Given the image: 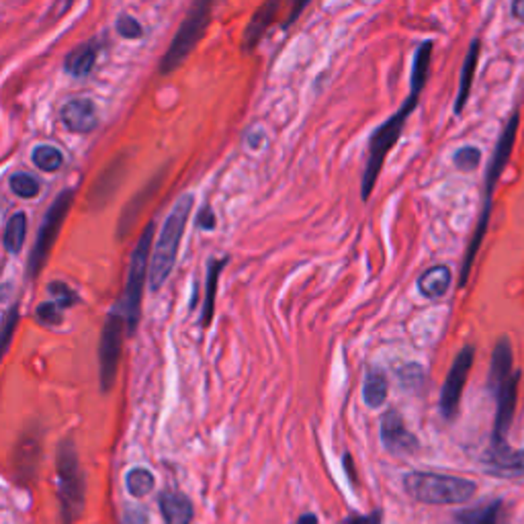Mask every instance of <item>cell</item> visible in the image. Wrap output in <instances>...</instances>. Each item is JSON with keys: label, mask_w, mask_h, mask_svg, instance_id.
I'll return each instance as SVG.
<instances>
[{"label": "cell", "mask_w": 524, "mask_h": 524, "mask_svg": "<svg viewBox=\"0 0 524 524\" xmlns=\"http://www.w3.org/2000/svg\"><path fill=\"white\" fill-rule=\"evenodd\" d=\"M453 162L459 170H476L478 166L481 164V152L478 148L473 146H465L461 149H457L455 156H453Z\"/></svg>", "instance_id": "cell-27"}, {"label": "cell", "mask_w": 524, "mask_h": 524, "mask_svg": "<svg viewBox=\"0 0 524 524\" xmlns=\"http://www.w3.org/2000/svg\"><path fill=\"white\" fill-rule=\"evenodd\" d=\"M453 283V272L447 264H437L424 271L418 277V291L424 299L428 302H437L443 299Z\"/></svg>", "instance_id": "cell-16"}, {"label": "cell", "mask_w": 524, "mask_h": 524, "mask_svg": "<svg viewBox=\"0 0 524 524\" xmlns=\"http://www.w3.org/2000/svg\"><path fill=\"white\" fill-rule=\"evenodd\" d=\"M118 31L128 39L141 37V25L133 19V16H128V15L121 16V19L118 21Z\"/></svg>", "instance_id": "cell-32"}, {"label": "cell", "mask_w": 524, "mask_h": 524, "mask_svg": "<svg viewBox=\"0 0 524 524\" xmlns=\"http://www.w3.org/2000/svg\"><path fill=\"white\" fill-rule=\"evenodd\" d=\"M384 522V514L381 510H375L371 514H351L343 524H381Z\"/></svg>", "instance_id": "cell-33"}, {"label": "cell", "mask_w": 524, "mask_h": 524, "mask_svg": "<svg viewBox=\"0 0 524 524\" xmlns=\"http://www.w3.org/2000/svg\"><path fill=\"white\" fill-rule=\"evenodd\" d=\"M123 322L126 318L115 312L109 315L105 324L101 346H98V361H101V385L105 392H109L118 377V367L121 361V348H123Z\"/></svg>", "instance_id": "cell-11"}, {"label": "cell", "mask_w": 524, "mask_h": 524, "mask_svg": "<svg viewBox=\"0 0 524 524\" xmlns=\"http://www.w3.org/2000/svg\"><path fill=\"white\" fill-rule=\"evenodd\" d=\"M307 5H310V0H293V3H291L289 19L283 23V27H291V25H293L299 19V15H302V11Z\"/></svg>", "instance_id": "cell-34"}, {"label": "cell", "mask_w": 524, "mask_h": 524, "mask_svg": "<svg viewBox=\"0 0 524 524\" xmlns=\"http://www.w3.org/2000/svg\"><path fill=\"white\" fill-rule=\"evenodd\" d=\"M39 320L44 324H60L62 322V307L56 302H46L39 305L37 310Z\"/></svg>", "instance_id": "cell-30"}, {"label": "cell", "mask_w": 524, "mask_h": 524, "mask_svg": "<svg viewBox=\"0 0 524 524\" xmlns=\"http://www.w3.org/2000/svg\"><path fill=\"white\" fill-rule=\"evenodd\" d=\"M283 0H264V3L256 8L251 23L244 31V49L251 52L256 46L261 44V39L266 36L271 25L277 21L279 11H281Z\"/></svg>", "instance_id": "cell-14"}, {"label": "cell", "mask_w": 524, "mask_h": 524, "mask_svg": "<svg viewBox=\"0 0 524 524\" xmlns=\"http://www.w3.org/2000/svg\"><path fill=\"white\" fill-rule=\"evenodd\" d=\"M213 6H215V0H195L193 6H190V11L185 16V21H182V25L179 27L177 36H174L169 52H166V56L162 57L160 70L164 74H170L177 70L179 66L190 56V52H193L199 41H201L207 27H210V23H211Z\"/></svg>", "instance_id": "cell-4"}, {"label": "cell", "mask_w": 524, "mask_h": 524, "mask_svg": "<svg viewBox=\"0 0 524 524\" xmlns=\"http://www.w3.org/2000/svg\"><path fill=\"white\" fill-rule=\"evenodd\" d=\"M473 359H476V348L473 346H463L459 353H457L455 361L451 365V369L447 373V379L440 389V414L445 416L447 420H453L457 414V407L461 402L463 387L467 384L469 371L473 367Z\"/></svg>", "instance_id": "cell-9"}, {"label": "cell", "mask_w": 524, "mask_h": 524, "mask_svg": "<svg viewBox=\"0 0 524 524\" xmlns=\"http://www.w3.org/2000/svg\"><path fill=\"white\" fill-rule=\"evenodd\" d=\"M504 514V502L494 500L489 504L476 506V509L459 510L455 514L457 524H500Z\"/></svg>", "instance_id": "cell-19"}, {"label": "cell", "mask_w": 524, "mask_h": 524, "mask_svg": "<svg viewBox=\"0 0 524 524\" xmlns=\"http://www.w3.org/2000/svg\"><path fill=\"white\" fill-rule=\"evenodd\" d=\"M381 443L392 455H414L420 448V440L407 430L404 416L397 410H387L381 418Z\"/></svg>", "instance_id": "cell-12"}, {"label": "cell", "mask_w": 524, "mask_h": 524, "mask_svg": "<svg viewBox=\"0 0 524 524\" xmlns=\"http://www.w3.org/2000/svg\"><path fill=\"white\" fill-rule=\"evenodd\" d=\"M33 164L37 166L39 170L44 172H56L62 169L64 164V156L57 148L54 146H37L33 149Z\"/></svg>", "instance_id": "cell-24"}, {"label": "cell", "mask_w": 524, "mask_h": 524, "mask_svg": "<svg viewBox=\"0 0 524 524\" xmlns=\"http://www.w3.org/2000/svg\"><path fill=\"white\" fill-rule=\"evenodd\" d=\"M344 469H346V473H348V478H351L353 481H356V478H354V463H353V459H351V455H344Z\"/></svg>", "instance_id": "cell-37"}, {"label": "cell", "mask_w": 524, "mask_h": 524, "mask_svg": "<svg viewBox=\"0 0 524 524\" xmlns=\"http://www.w3.org/2000/svg\"><path fill=\"white\" fill-rule=\"evenodd\" d=\"M95 60H97L95 46H80L66 57V70H68L72 77H87V74L93 70Z\"/></svg>", "instance_id": "cell-22"}, {"label": "cell", "mask_w": 524, "mask_h": 524, "mask_svg": "<svg viewBox=\"0 0 524 524\" xmlns=\"http://www.w3.org/2000/svg\"><path fill=\"white\" fill-rule=\"evenodd\" d=\"M519 126H520V113L517 109L510 115L509 123H506L502 136H500V139H498V144H496L492 160H489V164H488V172H486V203H484V211H481V218H486V220H489V211H492L494 189L498 185V180H500V177H502L506 164H509V160H510L514 144H517Z\"/></svg>", "instance_id": "cell-10"}, {"label": "cell", "mask_w": 524, "mask_h": 524, "mask_svg": "<svg viewBox=\"0 0 524 524\" xmlns=\"http://www.w3.org/2000/svg\"><path fill=\"white\" fill-rule=\"evenodd\" d=\"M512 15L517 16L519 21L524 23V0H514V5H512Z\"/></svg>", "instance_id": "cell-36"}, {"label": "cell", "mask_w": 524, "mask_h": 524, "mask_svg": "<svg viewBox=\"0 0 524 524\" xmlns=\"http://www.w3.org/2000/svg\"><path fill=\"white\" fill-rule=\"evenodd\" d=\"M62 121L64 126L74 133H88L97 128V107L88 98H74V101L66 103L62 109Z\"/></svg>", "instance_id": "cell-15"}, {"label": "cell", "mask_w": 524, "mask_h": 524, "mask_svg": "<svg viewBox=\"0 0 524 524\" xmlns=\"http://www.w3.org/2000/svg\"><path fill=\"white\" fill-rule=\"evenodd\" d=\"M404 489L412 500L430 506H451L471 500L478 484L471 479L435 471H410L404 476Z\"/></svg>", "instance_id": "cell-2"}, {"label": "cell", "mask_w": 524, "mask_h": 524, "mask_svg": "<svg viewBox=\"0 0 524 524\" xmlns=\"http://www.w3.org/2000/svg\"><path fill=\"white\" fill-rule=\"evenodd\" d=\"M160 512L164 524H190L193 522V504L185 494L166 492L160 496Z\"/></svg>", "instance_id": "cell-17"}, {"label": "cell", "mask_w": 524, "mask_h": 524, "mask_svg": "<svg viewBox=\"0 0 524 524\" xmlns=\"http://www.w3.org/2000/svg\"><path fill=\"white\" fill-rule=\"evenodd\" d=\"M432 47H435L432 41H424V44L416 49L414 64H412L410 95H407L406 103L396 111L394 118L387 119L384 126H379L369 139V158H367V164H365L363 185H361L363 201H369L373 189H375V182L379 179V172L385 164L387 154L392 152V148L397 144V139L402 138V131L406 128L407 119H410V115L420 103V95L424 90V85H426V78L430 72Z\"/></svg>", "instance_id": "cell-1"}, {"label": "cell", "mask_w": 524, "mask_h": 524, "mask_svg": "<svg viewBox=\"0 0 524 524\" xmlns=\"http://www.w3.org/2000/svg\"><path fill=\"white\" fill-rule=\"evenodd\" d=\"M11 189L15 195L23 199H33L39 193V182L36 177H31L27 172H16L11 179Z\"/></svg>", "instance_id": "cell-26"}, {"label": "cell", "mask_w": 524, "mask_h": 524, "mask_svg": "<svg viewBox=\"0 0 524 524\" xmlns=\"http://www.w3.org/2000/svg\"><path fill=\"white\" fill-rule=\"evenodd\" d=\"M190 210H193V195H182L179 201L174 203L172 211L164 221L160 238H158L154 246L152 261H149V287H152V291L160 289L170 277L174 262H177L179 246L182 234H185Z\"/></svg>", "instance_id": "cell-3"}, {"label": "cell", "mask_w": 524, "mask_h": 524, "mask_svg": "<svg viewBox=\"0 0 524 524\" xmlns=\"http://www.w3.org/2000/svg\"><path fill=\"white\" fill-rule=\"evenodd\" d=\"M126 484H128V492L133 498H144L149 492H152L154 488V476L144 467H138V469H131L126 478Z\"/></svg>", "instance_id": "cell-25"}, {"label": "cell", "mask_w": 524, "mask_h": 524, "mask_svg": "<svg viewBox=\"0 0 524 524\" xmlns=\"http://www.w3.org/2000/svg\"><path fill=\"white\" fill-rule=\"evenodd\" d=\"M25 234H27V218L23 213H16L11 218V221L6 223L5 230V246L8 252L16 254L23 248Z\"/></svg>", "instance_id": "cell-23"}, {"label": "cell", "mask_w": 524, "mask_h": 524, "mask_svg": "<svg viewBox=\"0 0 524 524\" xmlns=\"http://www.w3.org/2000/svg\"><path fill=\"white\" fill-rule=\"evenodd\" d=\"M484 471L492 478L500 479H522L524 478V448L514 451L509 445L488 448L484 455Z\"/></svg>", "instance_id": "cell-13"}, {"label": "cell", "mask_w": 524, "mask_h": 524, "mask_svg": "<svg viewBox=\"0 0 524 524\" xmlns=\"http://www.w3.org/2000/svg\"><path fill=\"white\" fill-rule=\"evenodd\" d=\"M16 318H19V307L13 305L11 312L6 313V318L3 322V328H0V361H3L6 348H8V344H11V340H13L15 328H16Z\"/></svg>", "instance_id": "cell-28"}, {"label": "cell", "mask_w": 524, "mask_h": 524, "mask_svg": "<svg viewBox=\"0 0 524 524\" xmlns=\"http://www.w3.org/2000/svg\"><path fill=\"white\" fill-rule=\"evenodd\" d=\"M199 228H203V230H213L215 228V215H213V211L210 210V207H205V210L201 211V215H199Z\"/></svg>", "instance_id": "cell-35"}, {"label": "cell", "mask_w": 524, "mask_h": 524, "mask_svg": "<svg viewBox=\"0 0 524 524\" xmlns=\"http://www.w3.org/2000/svg\"><path fill=\"white\" fill-rule=\"evenodd\" d=\"M387 394H389V384H387L385 373L381 369H369L363 381L365 404L373 407V410H377V407L385 404Z\"/></svg>", "instance_id": "cell-20"}, {"label": "cell", "mask_w": 524, "mask_h": 524, "mask_svg": "<svg viewBox=\"0 0 524 524\" xmlns=\"http://www.w3.org/2000/svg\"><path fill=\"white\" fill-rule=\"evenodd\" d=\"M519 381H520V371L517 369L502 379L488 381V389L496 396V418H494L492 443H489V448L509 445L506 443V435H509L514 412H517Z\"/></svg>", "instance_id": "cell-7"}, {"label": "cell", "mask_w": 524, "mask_h": 524, "mask_svg": "<svg viewBox=\"0 0 524 524\" xmlns=\"http://www.w3.org/2000/svg\"><path fill=\"white\" fill-rule=\"evenodd\" d=\"M228 264V259H213L210 261V271H207V295L203 303V313H201V324L203 326H210L213 318V302H215V291H218V279L223 271V266Z\"/></svg>", "instance_id": "cell-21"}, {"label": "cell", "mask_w": 524, "mask_h": 524, "mask_svg": "<svg viewBox=\"0 0 524 524\" xmlns=\"http://www.w3.org/2000/svg\"><path fill=\"white\" fill-rule=\"evenodd\" d=\"M152 238H154V223H149V226L144 230V234H141L136 251H133L131 254L126 295H123V310H126L128 334H133V332H136L138 322H139V303H141V293H144V283H146V274H148V256H149V246H152Z\"/></svg>", "instance_id": "cell-6"}, {"label": "cell", "mask_w": 524, "mask_h": 524, "mask_svg": "<svg viewBox=\"0 0 524 524\" xmlns=\"http://www.w3.org/2000/svg\"><path fill=\"white\" fill-rule=\"evenodd\" d=\"M57 489H60V506L64 524H72L85 509V476H82L77 448L72 443L60 445L57 451Z\"/></svg>", "instance_id": "cell-5"}, {"label": "cell", "mask_w": 524, "mask_h": 524, "mask_svg": "<svg viewBox=\"0 0 524 524\" xmlns=\"http://www.w3.org/2000/svg\"><path fill=\"white\" fill-rule=\"evenodd\" d=\"M397 377H399V381H402L406 387L420 385V381L424 377V371H422L420 365H407L406 369L397 371Z\"/></svg>", "instance_id": "cell-31"}, {"label": "cell", "mask_w": 524, "mask_h": 524, "mask_svg": "<svg viewBox=\"0 0 524 524\" xmlns=\"http://www.w3.org/2000/svg\"><path fill=\"white\" fill-rule=\"evenodd\" d=\"M49 291H52L54 302L60 307H70L74 305V302H77V295L72 293V289L68 285H62V283H54V285H49Z\"/></svg>", "instance_id": "cell-29"}, {"label": "cell", "mask_w": 524, "mask_h": 524, "mask_svg": "<svg viewBox=\"0 0 524 524\" xmlns=\"http://www.w3.org/2000/svg\"><path fill=\"white\" fill-rule=\"evenodd\" d=\"M478 60H479V39H473L469 46V52L467 56H465V62H463L459 93H457V101H455V115H461L463 107L469 101L473 78H476V70H478Z\"/></svg>", "instance_id": "cell-18"}, {"label": "cell", "mask_w": 524, "mask_h": 524, "mask_svg": "<svg viewBox=\"0 0 524 524\" xmlns=\"http://www.w3.org/2000/svg\"><path fill=\"white\" fill-rule=\"evenodd\" d=\"M297 524H318V517H315V514H303V517L297 520Z\"/></svg>", "instance_id": "cell-38"}, {"label": "cell", "mask_w": 524, "mask_h": 524, "mask_svg": "<svg viewBox=\"0 0 524 524\" xmlns=\"http://www.w3.org/2000/svg\"><path fill=\"white\" fill-rule=\"evenodd\" d=\"M72 199H74L72 190H64V193L56 199L54 205L49 207L46 220L39 228L37 242H36V248H33V254H31V261H29L31 277H36V274H39V271L44 269L47 256H49V252H52V248L56 244V238H57V234H60L66 215H68V211H70Z\"/></svg>", "instance_id": "cell-8"}]
</instances>
